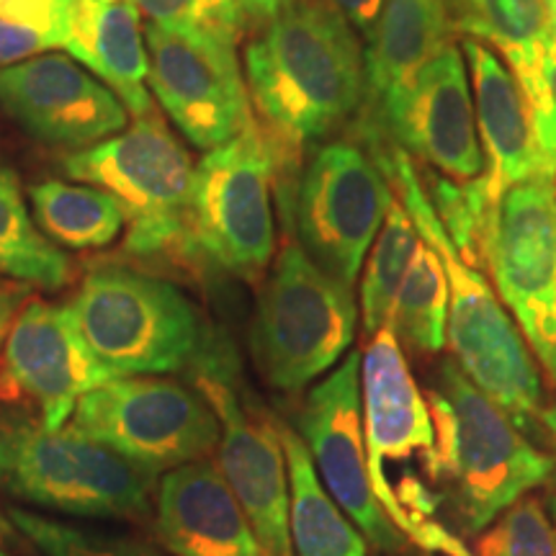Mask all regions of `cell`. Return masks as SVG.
<instances>
[{"instance_id":"obj_32","label":"cell","mask_w":556,"mask_h":556,"mask_svg":"<svg viewBox=\"0 0 556 556\" xmlns=\"http://www.w3.org/2000/svg\"><path fill=\"white\" fill-rule=\"evenodd\" d=\"M135 5L150 24L168 31L212 34L238 45L245 29L240 0H135Z\"/></svg>"},{"instance_id":"obj_4","label":"cell","mask_w":556,"mask_h":556,"mask_svg":"<svg viewBox=\"0 0 556 556\" xmlns=\"http://www.w3.org/2000/svg\"><path fill=\"white\" fill-rule=\"evenodd\" d=\"M152 482L73 422L50 430L26 409H0V490L21 505L73 518H144Z\"/></svg>"},{"instance_id":"obj_10","label":"cell","mask_w":556,"mask_h":556,"mask_svg":"<svg viewBox=\"0 0 556 556\" xmlns=\"http://www.w3.org/2000/svg\"><path fill=\"white\" fill-rule=\"evenodd\" d=\"M392 201L394 189L368 148L340 139L309 157L294 191L291 225L304 253L353 289Z\"/></svg>"},{"instance_id":"obj_29","label":"cell","mask_w":556,"mask_h":556,"mask_svg":"<svg viewBox=\"0 0 556 556\" xmlns=\"http://www.w3.org/2000/svg\"><path fill=\"white\" fill-rule=\"evenodd\" d=\"M428 197L462 261L484 274L486 235H490L492 214L497 206L490 199L484 178L451 180L435 176L430 180Z\"/></svg>"},{"instance_id":"obj_28","label":"cell","mask_w":556,"mask_h":556,"mask_svg":"<svg viewBox=\"0 0 556 556\" xmlns=\"http://www.w3.org/2000/svg\"><path fill=\"white\" fill-rule=\"evenodd\" d=\"M420 232H417L407 208L394 197L389 206L384 225H381L371 253L364 266V281H361V325H364L366 340H371L381 328H387L392 315L394 299L400 294L409 266H413L417 248H420Z\"/></svg>"},{"instance_id":"obj_5","label":"cell","mask_w":556,"mask_h":556,"mask_svg":"<svg viewBox=\"0 0 556 556\" xmlns=\"http://www.w3.org/2000/svg\"><path fill=\"white\" fill-rule=\"evenodd\" d=\"M358 325L353 289L325 274L289 238L268 268L250 325V351L276 392L299 394L351 351Z\"/></svg>"},{"instance_id":"obj_42","label":"cell","mask_w":556,"mask_h":556,"mask_svg":"<svg viewBox=\"0 0 556 556\" xmlns=\"http://www.w3.org/2000/svg\"><path fill=\"white\" fill-rule=\"evenodd\" d=\"M0 556H11L9 552H3V548H0Z\"/></svg>"},{"instance_id":"obj_35","label":"cell","mask_w":556,"mask_h":556,"mask_svg":"<svg viewBox=\"0 0 556 556\" xmlns=\"http://www.w3.org/2000/svg\"><path fill=\"white\" fill-rule=\"evenodd\" d=\"M325 3L332 5L348 24L356 26L366 37L371 34L381 9H384V0H325Z\"/></svg>"},{"instance_id":"obj_13","label":"cell","mask_w":556,"mask_h":556,"mask_svg":"<svg viewBox=\"0 0 556 556\" xmlns=\"http://www.w3.org/2000/svg\"><path fill=\"white\" fill-rule=\"evenodd\" d=\"M302 435L328 495L364 539L387 556L407 554L409 539L394 526L374 495L361 422V353L351 351L294 409Z\"/></svg>"},{"instance_id":"obj_40","label":"cell","mask_w":556,"mask_h":556,"mask_svg":"<svg viewBox=\"0 0 556 556\" xmlns=\"http://www.w3.org/2000/svg\"><path fill=\"white\" fill-rule=\"evenodd\" d=\"M541 430H544V435L552 438L554 451H556V407L546 405V413H544V417H541ZM554 467H556V464H554Z\"/></svg>"},{"instance_id":"obj_11","label":"cell","mask_w":556,"mask_h":556,"mask_svg":"<svg viewBox=\"0 0 556 556\" xmlns=\"http://www.w3.org/2000/svg\"><path fill=\"white\" fill-rule=\"evenodd\" d=\"M193 358V384L219 420L217 467L248 513L268 556H294L289 528V464L276 417L240 397L238 366L208 348Z\"/></svg>"},{"instance_id":"obj_14","label":"cell","mask_w":556,"mask_h":556,"mask_svg":"<svg viewBox=\"0 0 556 556\" xmlns=\"http://www.w3.org/2000/svg\"><path fill=\"white\" fill-rule=\"evenodd\" d=\"M144 45L150 93L191 144L214 150L253 122L235 41L148 24Z\"/></svg>"},{"instance_id":"obj_20","label":"cell","mask_w":556,"mask_h":556,"mask_svg":"<svg viewBox=\"0 0 556 556\" xmlns=\"http://www.w3.org/2000/svg\"><path fill=\"white\" fill-rule=\"evenodd\" d=\"M155 539L170 556H268L214 462H193L157 486Z\"/></svg>"},{"instance_id":"obj_17","label":"cell","mask_w":556,"mask_h":556,"mask_svg":"<svg viewBox=\"0 0 556 556\" xmlns=\"http://www.w3.org/2000/svg\"><path fill=\"white\" fill-rule=\"evenodd\" d=\"M3 371L39 409L45 428L67 426L83 394L111 374L96 361L70 304L34 299L13 317L3 345Z\"/></svg>"},{"instance_id":"obj_15","label":"cell","mask_w":556,"mask_h":556,"mask_svg":"<svg viewBox=\"0 0 556 556\" xmlns=\"http://www.w3.org/2000/svg\"><path fill=\"white\" fill-rule=\"evenodd\" d=\"M361 135L384 137L451 180L484 173L464 52L451 41L405 90L361 116Z\"/></svg>"},{"instance_id":"obj_12","label":"cell","mask_w":556,"mask_h":556,"mask_svg":"<svg viewBox=\"0 0 556 556\" xmlns=\"http://www.w3.org/2000/svg\"><path fill=\"white\" fill-rule=\"evenodd\" d=\"M484 270L556 387V178L526 180L500 199Z\"/></svg>"},{"instance_id":"obj_18","label":"cell","mask_w":556,"mask_h":556,"mask_svg":"<svg viewBox=\"0 0 556 556\" xmlns=\"http://www.w3.org/2000/svg\"><path fill=\"white\" fill-rule=\"evenodd\" d=\"M361 422L368 477L377 500L384 495L397 464H422L435 482V430L422 389L409 371L405 351L389 328H381L361 353Z\"/></svg>"},{"instance_id":"obj_19","label":"cell","mask_w":556,"mask_h":556,"mask_svg":"<svg viewBox=\"0 0 556 556\" xmlns=\"http://www.w3.org/2000/svg\"><path fill=\"white\" fill-rule=\"evenodd\" d=\"M462 52L475 86V116L484 155L482 178L490 199L500 204L513 186L544 176L556 178V168L541 148L526 93L505 62L471 37H464Z\"/></svg>"},{"instance_id":"obj_1","label":"cell","mask_w":556,"mask_h":556,"mask_svg":"<svg viewBox=\"0 0 556 556\" xmlns=\"http://www.w3.org/2000/svg\"><path fill=\"white\" fill-rule=\"evenodd\" d=\"M250 106L281 168L343 127L366 99L356 31L325 0H287L245 50Z\"/></svg>"},{"instance_id":"obj_8","label":"cell","mask_w":556,"mask_h":556,"mask_svg":"<svg viewBox=\"0 0 556 556\" xmlns=\"http://www.w3.org/2000/svg\"><path fill=\"white\" fill-rule=\"evenodd\" d=\"M278 170L274 144L255 119L208 150L193 178L189 245L227 274L261 281L276 253Z\"/></svg>"},{"instance_id":"obj_39","label":"cell","mask_w":556,"mask_h":556,"mask_svg":"<svg viewBox=\"0 0 556 556\" xmlns=\"http://www.w3.org/2000/svg\"><path fill=\"white\" fill-rule=\"evenodd\" d=\"M16 536H18V531L13 528L9 513L0 510V546H13L18 541Z\"/></svg>"},{"instance_id":"obj_22","label":"cell","mask_w":556,"mask_h":556,"mask_svg":"<svg viewBox=\"0 0 556 556\" xmlns=\"http://www.w3.org/2000/svg\"><path fill=\"white\" fill-rule=\"evenodd\" d=\"M456 0H387L364 54V111L405 90L456 37Z\"/></svg>"},{"instance_id":"obj_33","label":"cell","mask_w":556,"mask_h":556,"mask_svg":"<svg viewBox=\"0 0 556 556\" xmlns=\"http://www.w3.org/2000/svg\"><path fill=\"white\" fill-rule=\"evenodd\" d=\"M73 9L75 0H0V18L41 34L58 50L70 39Z\"/></svg>"},{"instance_id":"obj_34","label":"cell","mask_w":556,"mask_h":556,"mask_svg":"<svg viewBox=\"0 0 556 556\" xmlns=\"http://www.w3.org/2000/svg\"><path fill=\"white\" fill-rule=\"evenodd\" d=\"M47 50H54V47L41 34L0 18V70L37 58V54H45Z\"/></svg>"},{"instance_id":"obj_2","label":"cell","mask_w":556,"mask_h":556,"mask_svg":"<svg viewBox=\"0 0 556 556\" xmlns=\"http://www.w3.org/2000/svg\"><path fill=\"white\" fill-rule=\"evenodd\" d=\"M368 152L381 165L397 199L407 208L420 240L435 250L448 278L446 343L467 377L505 409L520 428L541 430L546 413L544 384L531 348L516 319L492 291L482 270L467 266L438 219L430 197L417 176L413 155L384 137H364Z\"/></svg>"},{"instance_id":"obj_36","label":"cell","mask_w":556,"mask_h":556,"mask_svg":"<svg viewBox=\"0 0 556 556\" xmlns=\"http://www.w3.org/2000/svg\"><path fill=\"white\" fill-rule=\"evenodd\" d=\"M26 291L21 287H11V283H0V353H3L5 338H9L11 323L16 317V309L24 299Z\"/></svg>"},{"instance_id":"obj_37","label":"cell","mask_w":556,"mask_h":556,"mask_svg":"<svg viewBox=\"0 0 556 556\" xmlns=\"http://www.w3.org/2000/svg\"><path fill=\"white\" fill-rule=\"evenodd\" d=\"M544 70L546 83L556 99V0H548V26H546V45H544Z\"/></svg>"},{"instance_id":"obj_26","label":"cell","mask_w":556,"mask_h":556,"mask_svg":"<svg viewBox=\"0 0 556 556\" xmlns=\"http://www.w3.org/2000/svg\"><path fill=\"white\" fill-rule=\"evenodd\" d=\"M0 276L41 289H62L73 276L70 258L34 222L9 168H0Z\"/></svg>"},{"instance_id":"obj_9","label":"cell","mask_w":556,"mask_h":556,"mask_svg":"<svg viewBox=\"0 0 556 556\" xmlns=\"http://www.w3.org/2000/svg\"><path fill=\"white\" fill-rule=\"evenodd\" d=\"M75 428L150 477L217 454L219 420L197 389L163 377H119L83 394Z\"/></svg>"},{"instance_id":"obj_21","label":"cell","mask_w":556,"mask_h":556,"mask_svg":"<svg viewBox=\"0 0 556 556\" xmlns=\"http://www.w3.org/2000/svg\"><path fill=\"white\" fill-rule=\"evenodd\" d=\"M546 26L548 0H456V31L495 47L526 93L541 148L556 168V99L544 70Z\"/></svg>"},{"instance_id":"obj_7","label":"cell","mask_w":556,"mask_h":556,"mask_svg":"<svg viewBox=\"0 0 556 556\" xmlns=\"http://www.w3.org/2000/svg\"><path fill=\"white\" fill-rule=\"evenodd\" d=\"M62 170L119 201L129 253L152 255L189 242L197 165L155 111L93 148L70 152Z\"/></svg>"},{"instance_id":"obj_41","label":"cell","mask_w":556,"mask_h":556,"mask_svg":"<svg viewBox=\"0 0 556 556\" xmlns=\"http://www.w3.org/2000/svg\"><path fill=\"white\" fill-rule=\"evenodd\" d=\"M548 516H552V523H554V531H556V490L548 495Z\"/></svg>"},{"instance_id":"obj_27","label":"cell","mask_w":556,"mask_h":556,"mask_svg":"<svg viewBox=\"0 0 556 556\" xmlns=\"http://www.w3.org/2000/svg\"><path fill=\"white\" fill-rule=\"evenodd\" d=\"M448 278L443 263L428 242H420L400 294L394 299L387 328L394 332L402 351L435 356L446 348Z\"/></svg>"},{"instance_id":"obj_24","label":"cell","mask_w":556,"mask_h":556,"mask_svg":"<svg viewBox=\"0 0 556 556\" xmlns=\"http://www.w3.org/2000/svg\"><path fill=\"white\" fill-rule=\"evenodd\" d=\"M276 422L289 464V528L294 556H366L364 533L319 482L302 435L291 422Z\"/></svg>"},{"instance_id":"obj_38","label":"cell","mask_w":556,"mask_h":556,"mask_svg":"<svg viewBox=\"0 0 556 556\" xmlns=\"http://www.w3.org/2000/svg\"><path fill=\"white\" fill-rule=\"evenodd\" d=\"M283 3H287V0H240L242 13H248V16H253L258 21L274 18L276 13L281 11Z\"/></svg>"},{"instance_id":"obj_30","label":"cell","mask_w":556,"mask_h":556,"mask_svg":"<svg viewBox=\"0 0 556 556\" xmlns=\"http://www.w3.org/2000/svg\"><path fill=\"white\" fill-rule=\"evenodd\" d=\"M11 523L47 556H168L139 539L111 536L73 523H62L26 507H9Z\"/></svg>"},{"instance_id":"obj_16","label":"cell","mask_w":556,"mask_h":556,"mask_svg":"<svg viewBox=\"0 0 556 556\" xmlns=\"http://www.w3.org/2000/svg\"><path fill=\"white\" fill-rule=\"evenodd\" d=\"M0 106L34 139L86 150L127 129L129 111L70 54H37L0 70Z\"/></svg>"},{"instance_id":"obj_6","label":"cell","mask_w":556,"mask_h":556,"mask_svg":"<svg viewBox=\"0 0 556 556\" xmlns=\"http://www.w3.org/2000/svg\"><path fill=\"white\" fill-rule=\"evenodd\" d=\"M111 379L180 371L201 351L197 309L173 283L124 266L93 268L70 302Z\"/></svg>"},{"instance_id":"obj_31","label":"cell","mask_w":556,"mask_h":556,"mask_svg":"<svg viewBox=\"0 0 556 556\" xmlns=\"http://www.w3.org/2000/svg\"><path fill=\"white\" fill-rule=\"evenodd\" d=\"M477 556H556L552 516L539 497H520L477 536Z\"/></svg>"},{"instance_id":"obj_3","label":"cell","mask_w":556,"mask_h":556,"mask_svg":"<svg viewBox=\"0 0 556 556\" xmlns=\"http://www.w3.org/2000/svg\"><path fill=\"white\" fill-rule=\"evenodd\" d=\"M422 394L435 430V482L446 484L464 536H479L554 477V458L454 358L435 366Z\"/></svg>"},{"instance_id":"obj_23","label":"cell","mask_w":556,"mask_h":556,"mask_svg":"<svg viewBox=\"0 0 556 556\" xmlns=\"http://www.w3.org/2000/svg\"><path fill=\"white\" fill-rule=\"evenodd\" d=\"M65 50L106 83L135 119L155 111L148 86V45L135 0H75Z\"/></svg>"},{"instance_id":"obj_25","label":"cell","mask_w":556,"mask_h":556,"mask_svg":"<svg viewBox=\"0 0 556 556\" xmlns=\"http://www.w3.org/2000/svg\"><path fill=\"white\" fill-rule=\"evenodd\" d=\"M29 201L41 232L70 250L109 248L127 225L119 201L88 184L41 180L29 189Z\"/></svg>"}]
</instances>
